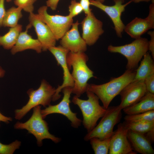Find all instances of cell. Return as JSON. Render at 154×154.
I'll list each match as a JSON object with an SVG mask.
<instances>
[{
	"label": "cell",
	"mask_w": 154,
	"mask_h": 154,
	"mask_svg": "<svg viewBox=\"0 0 154 154\" xmlns=\"http://www.w3.org/2000/svg\"><path fill=\"white\" fill-rule=\"evenodd\" d=\"M88 59V57L84 52L69 51L66 56L69 69L72 67L73 68L71 75L74 84L72 88V93L78 97L86 91L88 81L94 77V72L86 64Z\"/></svg>",
	"instance_id": "6da1fadb"
},
{
	"label": "cell",
	"mask_w": 154,
	"mask_h": 154,
	"mask_svg": "<svg viewBox=\"0 0 154 154\" xmlns=\"http://www.w3.org/2000/svg\"><path fill=\"white\" fill-rule=\"evenodd\" d=\"M135 74L136 70H126L120 76L112 78L106 83L100 85L88 84L87 90L96 94L101 101L103 107L107 109L113 99L132 82Z\"/></svg>",
	"instance_id": "7a4b0ae2"
},
{
	"label": "cell",
	"mask_w": 154,
	"mask_h": 154,
	"mask_svg": "<svg viewBox=\"0 0 154 154\" xmlns=\"http://www.w3.org/2000/svg\"><path fill=\"white\" fill-rule=\"evenodd\" d=\"M41 108L40 105L33 108V114L29 119L24 123L17 121L14 125V128L27 130L28 133L36 138L37 145L39 147L42 146V141L45 139H50L55 143L59 142L61 139L49 131L48 124L42 117Z\"/></svg>",
	"instance_id": "3957f363"
},
{
	"label": "cell",
	"mask_w": 154,
	"mask_h": 154,
	"mask_svg": "<svg viewBox=\"0 0 154 154\" xmlns=\"http://www.w3.org/2000/svg\"><path fill=\"white\" fill-rule=\"evenodd\" d=\"M86 92L87 100L81 99L75 95L72 101L81 110L83 117V124L88 132L96 125L97 121L104 116L106 109L100 105L99 99L94 93L88 90Z\"/></svg>",
	"instance_id": "277c9868"
},
{
	"label": "cell",
	"mask_w": 154,
	"mask_h": 154,
	"mask_svg": "<svg viewBox=\"0 0 154 154\" xmlns=\"http://www.w3.org/2000/svg\"><path fill=\"white\" fill-rule=\"evenodd\" d=\"M149 40L141 37L135 40L131 43L120 46L109 45L108 51L112 53H119L127 60V70H135L139 62L149 50Z\"/></svg>",
	"instance_id": "5b68a950"
},
{
	"label": "cell",
	"mask_w": 154,
	"mask_h": 154,
	"mask_svg": "<svg viewBox=\"0 0 154 154\" xmlns=\"http://www.w3.org/2000/svg\"><path fill=\"white\" fill-rule=\"evenodd\" d=\"M56 92V89L45 80H42L39 87L37 90L29 89L27 93L29 99L27 104L20 109L15 110V118L17 120L22 119L34 107L42 105L46 107L50 104Z\"/></svg>",
	"instance_id": "8992f818"
},
{
	"label": "cell",
	"mask_w": 154,
	"mask_h": 154,
	"mask_svg": "<svg viewBox=\"0 0 154 154\" xmlns=\"http://www.w3.org/2000/svg\"><path fill=\"white\" fill-rule=\"evenodd\" d=\"M122 110L118 105L109 106L98 124L88 132L84 140L88 141L93 138L101 139L110 138L114 132V126L121 119Z\"/></svg>",
	"instance_id": "52a82bcc"
},
{
	"label": "cell",
	"mask_w": 154,
	"mask_h": 154,
	"mask_svg": "<svg viewBox=\"0 0 154 154\" xmlns=\"http://www.w3.org/2000/svg\"><path fill=\"white\" fill-rule=\"evenodd\" d=\"M48 7L45 5L40 7L38 10L37 14L40 19L50 29L56 40H58L69 30L73 23V18L68 15H50L47 12Z\"/></svg>",
	"instance_id": "ba28073f"
},
{
	"label": "cell",
	"mask_w": 154,
	"mask_h": 154,
	"mask_svg": "<svg viewBox=\"0 0 154 154\" xmlns=\"http://www.w3.org/2000/svg\"><path fill=\"white\" fill-rule=\"evenodd\" d=\"M72 87L68 86L63 88L62 91L64 96L62 100L58 104L49 105L44 109L41 110V114L43 119L48 115L53 114H59L65 117L71 122V126L74 128H78L82 122L81 120L78 118L76 113L71 110L70 104V98L72 93Z\"/></svg>",
	"instance_id": "9c48e42d"
},
{
	"label": "cell",
	"mask_w": 154,
	"mask_h": 154,
	"mask_svg": "<svg viewBox=\"0 0 154 154\" xmlns=\"http://www.w3.org/2000/svg\"><path fill=\"white\" fill-rule=\"evenodd\" d=\"M113 0L115 4L112 6L106 5L95 0H90V4L101 10L109 17L114 24L117 35L121 38L125 26L121 19V14L126 7L133 2V0L125 4H124V0Z\"/></svg>",
	"instance_id": "30bf717a"
},
{
	"label": "cell",
	"mask_w": 154,
	"mask_h": 154,
	"mask_svg": "<svg viewBox=\"0 0 154 154\" xmlns=\"http://www.w3.org/2000/svg\"><path fill=\"white\" fill-rule=\"evenodd\" d=\"M48 50L54 56L58 64L61 66L63 72V83L56 89L55 93L52 98V101H55L60 98L61 95L59 94L62 89L68 86L73 87L74 82L69 71L66 60V56L69 51L61 45L51 47Z\"/></svg>",
	"instance_id": "8fae6325"
},
{
	"label": "cell",
	"mask_w": 154,
	"mask_h": 154,
	"mask_svg": "<svg viewBox=\"0 0 154 154\" xmlns=\"http://www.w3.org/2000/svg\"><path fill=\"white\" fill-rule=\"evenodd\" d=\"M82 38L87 45L94 44L104 32L103 23L92 12L86 15L81 22Z\"/></svg>",
	"instance_id": "7c38bea8"
},
{
	"label": "cell",
	"mask_w": 154,
	"mask_h": 154,
	"mask_svg": "<svg viewBox=\"0 0 154 154\" xmlns=\"http://www.w3.org/2000/svg\"><path fill=\"white\" fill-rule=\"evenodd\" d=\"M154 29V3H152L147 16L144 19L135 17L125 26L124 31L135 39L141 37L149 30Z\"/></svg>",
	"instance_id": "4fadbf2b"
},
{
	"label": "cell",
	"mask_w": 154,
	"mask_h": 154,
	"mask_svg": "<svg viewBox=\"0 0 154 154\" xmlns=\"http://www.w3.org/2000/svg\"><path fill=\"white\" fill-rule=\"evenodd\" d=\"M128 130L123 123H119L117 128L110 137L109 154H135L127 138Z\"/></svg>",
	"instance_id": "5bb4252c"
},
{
	"label": "cell",
	"mask_w": 154,
	"mask_h": 154,
	"mask_svg": "<svg viewBox=\"0 0 154 154\" xmlns=\"http://www.w3.org/2000/svg\"><path fill=\"white\" fill-rule=\"evenodd\" d=\"M29 24L35 29L37 39L41 44L42 50L46 51L52 46H55L56 40L48 26L39 18L38 14L29 13Z\"/></svg>",
	"instance_id": "9a60e30c"
},
{
	"label": "cell",
	"mask_w": 154,
	"mask_h": 154,
	"mask_svg": "<svg viewBox=\"0 0 154 154\" xmlns=\"http://www.w3.org/2000/svg\"><path fill=\"white\" fill-rule=\"evenodd\" d=\"M144 81L130 82L119 93L121 102L118 105L122 110L138 102L147 92Z\"/></svg>",
	"instance_id": "2e32d148"
},
{
	"label": "cell",
	"mask_w": 154,
	"mask_h": 154,
	"mask_svg": "<svg viewBox=\"0 0 154 154\" xmlns=\"http://www.w3.org/2000/svg\"><path fill=\"white\" fill-rule=\"evenodd\" d=\"M79 24L78 21L73 23L71 29L60 39L61 46L69 51L74 52H84L87 50V45L78 31Z\"/></svg>",
	"instance_id": "e0dca14e"
},
{
	"label": "cell",
	"mask_w": 154,
	"mask_h": 154,
	"mask_svg": "<svg viewBox=\"0 0 154 154\" xmlns=\"http://www.w3.org/2000/svg\"><path fill=\"white\" fill-rule=\"evenodd\" d=\"M32 26L29 24L25 31L20 33L15 45L11 49L12 54L28 49L34 50L37 53H40L42 51L41 43L37 39L33 38L28 33V29Z\"/></svg>",
	"instance_id": "ac0fdd59"
},
{
	"label": "cell",
	"mask_w": 154,
	"mask_h": 154,
	"mask_svg": "<svg viewBox=\"0 0 154 154\" xmlns=\"http://www.w3.org/2000/svg\"><path fill=\"white\" fill-rule=\"evenodd\" d=\"M127 138L134 151L142 154H153L151 141L143 134L128 130Z\"/></svg>",
	"instance_id": "d6986e66"
},
{
	"label": "cell",
	"mask_w": 154,
	"mask_h": 154,
	"mask_svg": "<svg viewBox=\"0 0 154 154\" xmlns=\"http://www.w3.org/2000/svg\"><path fill=\"white\" fill-rule=\"evenodd\" d=\"M122 110L127 115L135 114L154 110V94L147 92L137 102Z\"/></svg>",
	"instance_id": "ffe728a7"
},
{
	"label": "cell",
	"mask_w": 154,
	"mask_h": 154,
	"mask_svg": "<svg viewBox=\"0 0 154 154\" xmlns=\"http://www.w3.org/2000/svg\"><path fill=\"white\" fill-rule=\"evenodd\" d=\"M154 59L148 52L144 55L140 64L136 70V74L131 82L144 81L148 75L154 72Z\"/></svg>",
	"instance_id": "44dd1931"
},
{
	"label": "cell",
	"mask_w": 154,
	"mask_h": 154,
	"mask_svg": "<svg viewBox=\"0 0 154 154\" xmlns=\"http://www.w3.org/2000/svg\"><path fill=\"white\" fill-rule=\"evenodd\" d=\"M22 30V26L21 24L11 27L6 34L0 36V46L5 49H11L16 43Z\"/></svg>",
	"instance_id": "7402d4cb"
},
{
	"label": "cell",
	"mask_w": 154,
	"mask_h": 154,
	"mask_svg": "<svg viewBox=\"0 0 154 154\" xmlns=\"http://www.w3.org/2000/svg\"><path fill=\"white\" fill-rule=\"evenodd\" d=\"M22 9L19 7H13L6 11L3 26L13 27L18 24V22L23 16Z\"/></svg>",
	"instance_id": "603a6c76"
},
{
	"label": "cell",
	"mask_w": 154,
	"mask_h": 154,
	"mask_svg": "<svg viewBox=\"0 0 154 154\" xmlns=\"http://www.w3.org/2000/svg\"><path fill=\"white\" fill-rule=\"evenodd\" d=\"M128 130L145 134L154 129V121H125L123 123Z\"/></svg>",
	"instance_id": "cb8c5ba5"
},
{
	"label": "cell",
	"mask_w": 154,
	"mask_h": 154,
	"mask_svg": "<svg viewBox=\"0 0 154 154\" xmlns=\"http://www.w3.org/2000/svg\"><path fill=\"white\" fill-rule=\"evenodd\" d=\"M110 137L103 139L93 138L89 140L95 154H108Z\"/></svg>",
	"instance_id": "d4e9b609"
},
{
	"label": "cell",
	"mask_w": 154,
	"mask_h": 154,
	"mask_svg": "<svg viewBox=\"0 0 154 154\" xmlns=\"http://www.w3.org/2000/svg\"><path fill=\"white\" fill-rule=\"evenodd\" d=\"M124 119L125 121H154V110L135 114L126 115Z\"/></svg>",
	"instance_id": "484cf974"
},
{
	"label": "cell",
	"mask_w": 154,
	"mask_h": 154,
	"mask_svg": "<svg viewBox=\"0 0 154 154\" xmlns=\"http://www.w3.org/2000/svg\"><path fill=\"white\" fill-rule=\"evenodd\" d=\"M21 145V141L17 140L9 144L0 142V154H13L16 150L19 148Z\"/></svg>",
	"instance_id": "4316f807"
},
{
	"label": "cell",
	"mask_w": 154,
	"mask_h": 154,
	"mask_svg": "<svg viewBox=\"0 0 154 154\" xmlns=\"http://www.w3.org/2000/svg\"><path fill=\"white\" fill-rule=\"evenodd\" d=\"M37 0H15V4L21 8L23 10L29 13L33 12L34 4Z\"/></svg>",
	"instance_id": "83f0119b"
},
{
	"label": "cell",
	"mask_w": 154,
	"mask_h": 154,
	"mask_svg": "<svg viewBox=\"0 0 154 154\" xmlns=\"http://www.w3.org/2000/svg\"><path fill=\"white\" fill-rule=\"evenodd\" d=\"M69 14L68 15L72 18L81 13L83 9L80 2L76 0H72L69 6Z\"/></svg>",
	"instance_id": "f1b7e54d"
},
{
	"label": "cell",
	"mask_w": 154,
	"mask_h": 154,
	"mask_svg": "<svg viewBox=\"0 0 154 154\" xmlns=\"http://www.w3.org/2000/svg\"><path fill=\"white\" fill-rule=\"evenodd\" d=\"M144 82L147 91L154 94V72L147 76Z\"/></svg>",
	"instance_id": "f546056e"
},
{
	"label": "cell",
	"mask_w": 154,
	"mask_h": 154,
	"mask_svg": "<svg viewBox=\"0 0 154 154\" xmlns=\"http://www.w3.org/2000/svg\"><path fill=\"white\" fill-rule=\"evenodd\" d=\"M147 34L150 37V40L148 41L149 50L151 53L153 58L154 59V31H149Z\"/></svg>",
	"instance_id": "4dcf8cb0"
},
{
	"label": "cell",
	"mask_w": 154,
	"mask_h": 154,
	"mask_svg": "<svg viewBox=\"0 0 154 154\" xmlns=\"http://www.w3.org/2000/svg\"><path fill=\"white\" fill-rule=\"evenodd\" d=\"M5 0H0V28L3 26V22L6 12L4 5Z\"/></svg>",
	"instance_id": "1f68e13d"
},
{
	"label": "cell",
	"mask_w": 154,
	"mask_h": 154,
	"mask_svg": "<svg viewBox=\"0 0 154 154\" xmlns=\"http://www.w3.org/2000/svg\"><path fill=\"white\" fill-rule=\"evenodd\" d=\"M80 3L82 6L83 11L86 15H88L91 13L92 9L90 8V0H80Z\"/></svg>",
	"instance_id": "d6a6232c"
},
{
	"label": "cell",
	"mask_w": 154,
	"mask_h": 154,
	"mask_svg": "<svg viewBox=\"0 0 154 154\" xmlns=\"http://www.w3.org/2000/svg\"><path fill=\"white\" fill-rule=\"evenodd\" d=\"M59 0H47L46 1V6L48 7H49L52 10H55Z\"/></svg>",
	"instance_id": "836d02e7"
},
{
	"label": "cell",
	"mask_w": 154,
	"mask_h": 154,
	"mask_svg": "<svg viewBox=\"0 0 154 154\" xmlns=\"http://www.w3.org/2000/svg\"><path fill=\"white\" fill-rule=\"evenodd\" d=\"M12 118L9 117L5 116L0 112V121H2L6 123H9L10 121H12Z\"/></svg>",
	"instance_id": "e575fe53"
},
{
	"label": "cell",
	"mask_w": 154,
	"mask_h": 154,
	"mask_svg": "<svg viewBox=\"0 0 154 154\" xmlns=\"http://www.w3.org/2000/svg\"><path fill=\"white\" fill-rule=\"evenodd\" d=\"M145 135L148 139L151 141H154V129L148 132Z\"/></svg>",
	"instance_id": "d590c367"
},
{
	"label": "cell",
	"mask_w": 154,
	"mask_h": 154,
	"mask_svg": "<svg viewBox=\"0 0 154 154\" xmlns=\"http://www.w3.org/2000/svg\"><path fill=\"white\" fill-rule=\"evenodd\" d=\"M151 1L152 3H154V0H133V2L136 3L142 2H149Z\"/></svg>",
	"instance_id": "8d00e7d4"
},
{
	"label": "cell",
	"mask_w": 154,
	"mask_h": 154,
	"mask_svg": "<svg viewBox=\"0 0 154 154\" xmlns=\"http://www.w3.org/2000/svg\"><path fill=\"white\" fill-rule=\"evenodd\" d=\"M5 74V70L0 66V78L3 77Z\"/></svg>",
	"instance_id": "74e56055"
},
{
	"label": "cell",
	"mask_w": 154,
	"mask_h": 154,
	"mask_svg": "<svg viewBox=\"0 0 154 154\" xmlns=\"http://www.w3.org/2000/svg\"><path fill=\"white\" fill-rule=\"evenodd\" d=\"M95 1H98L101 3H103L105 1V0H95Z\"/></svg>",
	"instance_id": "f35d334b"
},
{
	"label": "cell",
	"mask_w": 154,
	"mask_h": 154,
	"mask_svg": "<svg viewBox=\"0 0 154 154\" xmlns=\"http://www.w3.org/2000/svg\"><path fill=\"white\" fill-rule=\"evenodd\" d=\"M7 2H9L11 1L12 0H5Z\"/></svg>",
	"instance_id": "ab89813d"
}]
</instances>
